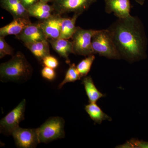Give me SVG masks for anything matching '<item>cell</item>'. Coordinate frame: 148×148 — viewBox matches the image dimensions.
I'll list each match as a JSON object with an SVG mask.
<instances>
[{
  "label": "cell",
  "mask_w": 148,
  "mask_h": 148,
  "mask_svg": "<svg viewBox=\"0 0 148 148\" xmlns=\"http://www.w3.org/2000/svg\"><path fill=\"white\" fill-rule=\"evenodd\" d=\"M12 135L18 148H34L40 143L37 129L18 127L13 131Z\"/></svg>",
  "instance_id": "ba28073f"
},
{
  "label": "cell",
  "mask_w": 148,
  "mask_h": 148,
  "mask_svg": "<svg viewBox=\"0 0 148 148\" xmlns=\"http://www.w3.org/2000/svg\"><path fill=\"white\" fill-rule=\"evenodd\" d=\"M32 23L30 18H13V21L10 23L1 28L0 36L5 37L9 35L17 36Z\"/></svg>",
  "instance_id": "5bb4252c"
},
{
  "label": "cell",
  "mask_w": 148,
  "mask_h": 148,
  "mask_svg": "<svg viewBox=\"0 0 148 148\" xmlns=\"http://www.w3.org/2000/svg\"><path fill=\"white\" fill-rule=\"evenodd\" d=\"M95 59L94 54H91L83 59L77 65V69L82 77H85L87 76L88 74L90 72L91 66Z\"/></svg>",
  "instance_id": "44dd1931"
},
{
  "label": "cell",
  "mask_w": 148,
  "mask_h": 148,
  "mask_svg": "<svg viewBox=\"0 0 148 148\" xmlns=\"http://www.w3.org/2000/svg\"><path fill=\"white\" fill-rule=\"evenodd\" d=\"M97 30L84 29L77 27L75 32L72 37L73 53L83 56L94 54L92 49V37Z\"/></svg>",
  "instance_id": "5b68a950"
},
{
  "label": "cell",
  "mask_w": 148,
  "mask_h": 148,
  "mask_svg": "<svg viewBox=\"0 0 148 148\" xmlns=\"http://www.w3.org/2000/svg\"><path fill=\"white\" fill-rule=\"evenodd\" d=\"M52 48L61 57L64 58L67 64L71 63L69 56L73 53V47L72 41L69 39L58 38L48 40Z\"/></svg>",
  "instance_id": "9a60e30c"
},
{
  "label": "cell",
  "mask_w": 148,
  "mask_h": 148,
  "mask_svg": "<svg viewBox=\"0 0 148 148\" xmlns=\"http://www.w3.org/2000/svg\"><path fill=\"white\" fill-rule=\"evenodd\" d=\"M81 77L75 64H70V67L66 72L65 78L58 86V88H62L67 83L75 82L76 81L80 80Z\"/></svg>",
  "instance_id": "ffe728a7"
},
{
  "label": "cell",
  "mask_w": 148,
  "mask_h": 148,
  "mask_svg": "<svg viewBox=\"0 0 148 148\" xmlns=\"http://www.w3.org/2000/svg\"><path fill=\"white\" fill-rule=\"evenodd\" d=\"M33 69L21 51L12 56L10 60L0 66V78L3 82L27 80L32 76Z\"/></svg>",
  "instance_id": "7a4b0ae2"
},
{
  "label": "cell",
  "mask_w": 148,
  "mask_h": 148,
  "mask_svg": "<svg viewBox=\"0 0 148 148\" xmlns=\"http://www.w3.org/2000/svg\"><path fill=\"white\" fill-rule=\"evenodd\" d=\"M65 120L60 117H50L36 128L39 143H47L65 137Z\"/></svg>",
  "instance_id": "277c9868"
},
{
  "label": "cell",
  "mask_w": 148,
  "mask_h": 148,
  "mask_svg": "<svg viewBox=\"0 0 148 148\" xmlns=\"http://www.w3.org/2000/svg\"><path fill=\"white\" fill-rule=\"evenodd\" d=\"M94 54H98L109 59H121L110 34L108 29L97 30L92 39Z\"/></svg>",
  "instance_id": "3957f363"
},
{
  "label": "cell",
  "mask_w": 148,
  "mask_h": 148,
  "mask_svg": "<svg viewBox=\"0 0 148 148\" xmlns=\"http://www.w3.org/2000/svg\"><path fill=\"white\" fill-rule=\"evenodd\" d=\"M0 5L9 12L13 18H30L28 10L20 0H0Z\"/></svg>",
  "instance_id": "7c38bea8"
},
{
  "label": "cell",
  "mask_w": 148,
  "mask_h": 148,
  "mask_svg": "<svg viewBox=\"0 0 148 148\" xmlns=\"http://www.w3.org/2000/svg\"><path fill=\"white\" fill-rule=\"evenodd\" d=\"M29 16L42 21L50 18L56 14L52 5L40 1L28 10Z\"/></svg>",
  "instance_id": "4fadbf2b"
},
{
  "label": "cell",
  "mask_w": 148,
  "mask_h": 148,
  "mask_svg": "<svg viewBox=\"0 0 148 148\" xmlns=\"http://www.w3.org/2000/svg\"><path fill=\"white\" fill-rule=\"evenodd\" d=\"M121 56L130 63L145 57V39L142 23L137 16L118 18L108 28Z\"/></svg>",
  "instance_id": "6da1fadb"
},
{
  "label": "cell",
  "mask_w": 148,
  "mask_h": 148,
  "mask_svg": "<svg viewBox=\"0 0 148 148\" xmlns=\"http://www.w3.org/2000/svg\"><path fill=\"white\" fill-rule=\"evenodd\" d=\"M41 75L43 77L49 81L55 79L56 72L54 69L45 66L41 71Z\"/></svg>",
  "instance_id": "cb8c5ba5"
},
{
  "label": "cell",
  "mask_w": 148,
  "mask_h": 148,
  "mask_svg": "<svg viewBox=\"0 0 148 148\" xmlns=\"http://www.w3.org/2000/svg\"><path fill=\"white\" fill-rule=\"evenodd\" d=\"M26 106V100L23 99L18 106L1 119V133L8 136L12 135L13 131L19 127V123L24 119Z\"/></svg>",
  "instance_id": "8992f818"
},
{
  "label": "cell",
  "mask_w": 148,
  "mask_h": 148,
  "mask_svg": "<svg viewBox=\"0 0 148 148\" xmlns=\"http://www.w3.org/2000/svg\"><path fill=\"white\" fill-rule=\"evenodd\" d=\"M40 1L45 3L53 2L54 0H40Z\"/></svg>",
  "instance_id": "484cf974"
},
{
  "label": "cell",
  "mask_w": 148,
  "mask_h": 148,
  "mask_svg": "<svg viewBox=\"0 0 148 148\" xmlns=\"http://www.w3.org/2000/svg\"><path fill=\"white\" fill-rule=\"evenodd\" d=\"M140 5H143L144 4L145 0H135Z\"/></svg>",
  "instance_id": "4316f807"
},
{
  "label": "cell",
  "mask_w": 148,
  "mask_h": 148,
  "mask_svg": "<svg viewBox=\"0 0 148 148\" xmlns=\"http://www.w3.org/2000/svg\"><path fill=\"white\" fill-rule=\"evenodd\" d=\"M85 110L91 119L96 123L101 124L103 121H112L110 117L105 113L96 103H89L85 106Z\"/></svg>",
  "instance_id": "d6986e66"
},
{
  "label": "cell",
  "mask_w": 148,
  "mask_h": 148,
  "mask_svg": "<svg viewBox=\"0 0 148 148\" xmlns=\"http://www.w3.org/2000/svg\"><path fill=\"white\" fill-rule=\"evenodd\" d=\"M22 4L27 9V10L29 8L39 2L40 0H20Z\"/></svg>",
  "instance_id": "d4e9b609"
},
{
  "label": "cell",
  "mask_w": 148,
  "mask_h": 148,
  "mask_svg": "<svg viewBox=\"0 0 148 148\" xmlns=\"http://www.w3.org/2000/svg\"><path fill=\"white\" fill-rule=\"evenodd\" d=\"M49 44L48 40H43L24 44L38 61H42L45 57L50 55Z\"/></svg>",
  "instance_id": "2e32d148"
},
{
  "label": "cell",
  "mask_w": 148,
  "mask_h": 148,
  "mask_svg": "<svg viewBox=\"0 0 148 148\" xmlns=\"http://www.w3.org/2000/svg\"><path fill=\"white\" fill-rule=\"evenodd\" d=\"M104 2L105 10L107 13H113L119 18H127L131 16L130 0H104Z\"/></svg>",
  "instance_id": "30bf717a"
},
{
  "label": "cell",
  "mask_w": 148,
  "mask_h": 148,
  "mask_svg": "<svg viewBox=\"0 0 148 148\" xmlns=\"http://www.w3.org/2000/svg\"><path fill=\"white\" fill-rule=\"evenodd\" d=\"M15 38L24 44L47 40L39 22L32 23Z\"/></svg>",
  "instance_id": "8fae6325"
},
{
  "label": "cell",
  "mask_w": 148,
  "mask_h": 148,
  "mask_svg": "<svg viewBox=\"0 0 148 148\" xmlns=\"http://www.w3.org/2000/svg\"><path fill=\"white\" fill-rule=\"evenodd\" d=\"M42 62L45 66L55 69L59 65L58 60L54 56L49 55L43 58Z\"/></svg>",
  "instance_id": "603a6c76"
},
{
  "label": "cell",
  "mask_w": 148,
  "mask_h": 148,
  "mask_svg": "<svg viewBox=\"0 0 148 148\" xmlns=\"http://www.w3.org/2000/svg\"><path fill=\"white\" fill-rule=\"evenodd\" d=\"M97 0H54L52 2L55 13L62 15L73 12L80 15Z\"/></svg>",
  "instance_id": "52a82bcc"
},
{
  "label": "cell",
  "mask_w": 148,
  "mask_h": 148,
  "mask_svg": "<svg viewBox=\"0 0 148 148\" xmlns=\"http://www.w3.org/2000/svg\"><path fill=\"white\" fill-rule=\"evenodd\" d=\"M82 83L84 86L89 103H96L99 99L104 97L103 93L97 89L91 77H84Z\"/></svg>",
  "instance_id": "ac0fdd59"
},
{
  "label": "cell",
  "mask_w": 148,
  "mask_h": 148,
  "mask_svg": "<svg viewBox=\"0 0 148 148\" xmlns=\"http://www.w3.org/2000/svg\"><path fill=\"white\" fill-rule=\"evenodd\" d=\"M62 18L61 15L55 14L45 21H39L47 40L59 38L61 34Z\"/></svg>",
  "instance_id": "9c48e42d"
},
{
  "label": "cell",
  "mask_w": 148,
  "mask_h": 148,
  "mask_svg": "<svg viewBox=\"0 0 148 148\" xmlns=\"http://www.w3.org/2000/svg\"><path fill=\"white\" fill-rule=\"evenodd\" d=\"M5 37L0 36V58L6 55H14V49L7 42Z\"/></svg>",
  "instance_id": "7402d4cb"
},
{
  "label": "cell",
  "mask_w": 148,
  "mask_h": 148,
  "mask_svg": "<svg viewBox=\"0 0 148 148\" xmlns=\"http://www.w3.org/2000/svg\"><path fill=\"white\" fill-rule=\"evenodd\" d=\"M79 16V14H74L73 16L71 18L63 17L61 24V34L59 38H71L76 29V22Z\"/></svg>",
  "instance_id": "e0dca14e"
}]
</instances>
